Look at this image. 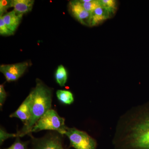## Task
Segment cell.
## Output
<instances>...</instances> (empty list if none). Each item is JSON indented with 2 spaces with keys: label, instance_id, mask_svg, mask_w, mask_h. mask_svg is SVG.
Returning <instances> with one entry per match:
<instances>
[{
  "label": "cell",
  "instance_id": "8fae6325",
  "mask_svg": "<svg viewBox=\"0 0 149 149\" xmlns=\"http://www.w3.org/2000/svg\"><path fill=\"white\" fill-rule=\"evenodd\" d=\"M110 14L101 6L96 8L91 13V26H95L109 18Z\"/></svg>",
  "mask_w": 149,
  "mask_h": 149
},
{
  "label": "cell",
  "instance_id": "7c38bea8",
  "mask_svg": "<svg viewBox=\"0 0 149 149\" xmlns=\"http://www.w3.org/2000/svg\"><path fill=\"white\" fill-rule=\"evenodd\" d=\"M57 97L62 103L65 105H70L74 101L73 94L70 91L59 90L56 93Z\"/></svg>",
  "mask_w": 149,
  "mask_h": 149
},
{
  "label": "cell",
  "instance_id": "7a4b0ae2",
  "mask_svg": "<svg viewBox=\"0 0 149 149\" xmlns=\"http://www.w3.org/2000/svg\"><path fill=\"white\" fill-rule=\"evenodd\" d=\"M30 94L32 99L30 118L21 130L17 133L20 138L31 133L36 123L52 107V91L40 79L36 80V86Z\"/></svg>",
  "mask_w": 149,
  "mask_h": 149
},
{
  "label": "cell",
  "instance_id": "ac0fdd59",
  "mask_svg": "<svg viewBox=\"0 0 149 149\" xmlns=\"http://www.w3.org/2000/svg\"><path fill=\"white\" fill-rule=\"evenodd\" d=\"M11 0L0 1V16H3L7 13V10L11 8Z\"/></svg>",
  "mask_w": 149,
  "mask_h": 149
},
{
  "label": "cell",
  "instance_id": "4fadbf2b",
  "mask_svg": "<svg viewBox=\"0 0 149 149\" xmlns=\"http://www.w3.org/2000/svg\"><path fill=\"white\" fill-rule=\"evenodd\" d=\"M55 77L57 83L61 87L65 85L68 80V73L65 68L62 65L58 67Z\"/></svg>",
  "mask_w": 149,
  "mask_h": 149
},
{
  "label": "cell",
  "instance_id": "9c48e42d",
  "mask_svg": "<svg viewBox=\"0 0 149 149\" xmlns=\"http://www.w3.org/2000/svg\"><path fill=\"white\" fill-rule=\"evenodd\" d=\"M22 16L23 15L17 13L13 10L1 16L8 28L14 32L21 22Z\"/></svg>",
  "mask_w": 149,
  "mask_h": 149
},
{
  "label": "cell",
  "instance_id": "5bb4252c",
  "mask_svg": "<svg viewBox=\"0 0 149 149\" xmlns=\"http://www.w3.org/2000/svg\"><path fill=\"white\" fill-rule=\"evenodd\" d=\"M80 1L84 8L91 13L100 6L99 0H81Z\"/></svg>",
  "mask_w": 149,
  "mask_h": 149
},
{
  "label": "cell",
  "instance_id": "9a60e30c",
  "mask_svg": "<svg viewBox=\"0 0 149 149\" xmlns=\"http://www.w3.org/2000/svg\"><path fill=\"white\" fill-rule=\"evenodd\" d=\"M100 4L102 7L105 9L111 15L114 13L116 9V1L114 0H99Z\"/></svg>",
  "mask_w": 149,
  "mask_h": 149
},
{
  "label": "cell",
  "instance_id": "52a82bcc",
  "mask_svg": "<svg viewBox=\"0 0 149 149\" xmlns=\"http://www.w3.org/2000/svg\"><path fill=\"white\" fill-rule=\"evenodd\" d=\"M69 7L72 15L83 25L91 26V13L83 7L80 1H71Z\"/></svg>",
  "mask_w": 149,
  "mask_h": 149
},
{
  "label": "cell",
  "instance_id": "ba28073f",
  "mask_svg": "<svg viewBox=\"0 0 149 149\" xmlns=\"http://www.w3.org/2000/svg\"><path fill=\"white\" fill-rule=\"evenodd\" d=\"M32 96L30 93L16 111L10 115V118H19L24 125L29 120L30 116V104Z\"/></svg>",
  "mask_w": 149,
  "mask_h": 149
},
{
  "label": "cell",
  "instance_id": "2e32d148",
  "mask_svg": "<svg viewBox=\"0 0 149 149\" xmlns=\"http://www.w3.org/2000/svg\"><path fill=\"white\" fill-rule=\"evenodd\" d=\"M28 142L22 141L20 137L16 138L15 141L10 147L4 149H28Z\"/></svg>",
  "mask_w": 149,
  "mask_h": 149
},
{
  "label": "cell",
  "instance_id": "6da1fadb",
  "mask_svg": "<svg viewBox=\"0 0 149 149\" xmlns=\"http://www.w3.org/2000/svg\"><path fill=\"white\" fill-rule=\"evenodd\" d=\"M113 142L116 149H149V101L120 116Z\"/></svg>",
  "mask_w": 149,
  "mask_h": 149
},
{
  "label": "cell",
  "instance_id": "5b68a950",
  "mask_svg": "<svg viewBox=\"0 0 149 149\" xmlns=\"http://www.w3.org/2000/svg\"><path fill=\"white\" fill-rule=\"evenodd\" d=\"M31 138L32 149H65L61 136L50 134L41 138H35L29 133Z\"/></svg>",
  "mask_w": 149,
  "mask_h": 149
},
{
  "label": "cell",
  "instance_id": "ffe728a7",
  "mask_svg": "<svg viewBox=\"0 0 149 149\" xmlns=\"http://www.w3.org/2000/svg\"><path fill=\"white\" fill-rule=\"evenodd\" d=\"M7 97V93L5 90L4 85H0V107L1 108L5 102Z\"/></svg>",
  "mask_w": 149,
  "mask_h": 149
},
{
  "label": "cell",
  "instance_id": "8992f818",
  "mask_svg": "<svg viewBox=\"0 0 149 149\" xmlns=\"http://www.w3.org/2000/svg\"><path fill=\"white\" fill-rule=\"evenodd\" d=\"M29 64L27 62L11 64H3L0 66V71L8 82L16 81L24 74Z\"/></svg>",
  "mask_w": 149,
  "mask_h": 149
},
{
  "label": "cell",
  "instance_id": "30bf717a",
  "mask_svg": "<svg viewBox=\"0 0 149 149\" xmlns=\"http://www.w3.org/2000/svg\"><path fill=\"white\" fill-rule=\"evenodd\" d=\"M34 0H11V8L19 15H23L32 11Z\"/></svg>",
  "mask_w": 149,
  "mask_h": 149
},
{
  "label": "cell",
  "instance_id": "3957f363",
  "mask_svg": "<svg viewBox=\"0 0 149 149\" xmlns=\"http://www.w3.org/2000/svg\"><path fill=\"white\" fill-rule=\"evenodd\" d=\"M65 122V118L61 117L55 110L51 109L37 121L31 133L42 130H52L57 131L61 135H64L68 128Z\"/></svg>",
  "mask_w": 149,
  "mask_h": 149
},
{
  "label": "cell",
  "instance_id": "277c9868",
  "mask_svg": "<svg viewBox=\"0 0 149 149\" xmlns=\"http://www.w3.org/2000/svg\"><path fill=\"white\" fill-rule=\"evenodd\" d=\"M64 135L69 139L70 146L75 149L97 148V141L85 131L68 127Z\"/></svg>",
  "mask_w": 149,
  "mask_h": 149
},
{
  "label": "cell",
  "instance_id": "d6986e66",
  "mask_svg": "<svg viewBox=\"0 0 149 149\" xmlns=\"http://www.w3.org/2000/svg\"><path fill=\"white\" fill-rule=\"evenodd\" d=\"M0 35L6 36L14 35V32L10 30L5 24L1 16H0Z\"/></svg>",
  "mask_w": 149,
  "mask_h": 149
},
{
  "label": "cell",
  "instance_id": "e0dca14e",
  "mask_svg": "<svg viewBox=\"0 0 149 149\" xmlns=\"http://www.w3.org/2000/svg\"><path fill=\"white\" fill-rule=\"evenodd\" d=\"M18 137L17 133H7L4 129L1 127L0 128V145H2L6 140L10 138H17Z\"/></svg>",
  "mask_w": 149,
  "mask_h": 149
}]
</instances>
